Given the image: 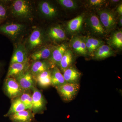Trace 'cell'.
I'll use <instances>...</instances> for the list:
<instances>
[{
  "instance_id": "4fadbf2b",
  "label": "cell",
  "mask_w": 122,
  "mask_h": 122,
  "mask_svg": "<svg viewBox=\"0 0 122 122\" xmlns=\"http://www.w3.org/2000/svg\"><path fill=\"white\" fill-rule=\"evenodd\" d=\"M9 117L13 122H31L33 113L31 110H26L11 115Z\"/></svg>"
},
{
  "instance_id": "cb8c5ba5",
  "label": "cell",
  "mask_w": 122,
  "mask_h": 122,
  "mask_svg": "<svg viewBox=\"0 0 122 122\" xmlns=\"http://www.w3.org/2000/svg\"><path fill=\"white\" fill-rule=\"evenodd\" d=\"M95 56L96 59H102L110 56L113 54V51L109 46L103 45L96 50Z\"/></svg>"
},
{
  "instance_id": "5bb4252c",
  "label": "cell",
  "mask_w": 122,
  "mask_h": 122,
  "mask_svg": "<svg viewBox=\"0 0 122 122\" xmlns=\"http://www.w3.org/2000/svg\"><path fill=\"white\" fill-rule=\"evenodd\" d=\"M54 48L52 46H45L31 55V58L34 61H44L48 59L50 57Z\"/></svg>"
},
{
  "instance_id": "d4e9b609",
  "label": "cell",
  "mask_w": 122,
  "mask_h": 122,
  "mask_svg": "<svg viewBox=\"0 0 122 122\" xmlns=\"http://www.w3.org/2000/svg\"><path fill=\"white\" fill-rule=\"evenodd\" d=\"M84 40L87 52L90 53L95 52L99 47L104 44V42L102 41L93 38H87Z\"/></svg>"
},
{
  "instance_id": "4dcf8cb0",
  "label": "cell",
  "mask_w": 122,
  "mask_h": 122,
  "mask_svg": "<svg viewBox=\"0 0 122 122\" xmlns=\"http://www.w3.org/2000/svg\"><path fill=\"white\" fill-rule=\"evenodd\" d=\"M103 0H90L89 1V4L93 6H98L102 5L105 2Z\"/></svg>"
},
{
  "instance_id": "5b68a950",
  "label": "cell",
  "mask_w": 122,
  "mask_h": 122,
  "mask_svg": "<svg viewBox=\"0 0 122 122\" xmlns=\"http://www.w3.org/2000/svg\"><path fill=\"white\" fill-rule=\"evenodd\" d=\"M32 95L33 113H39L44 110L46 106V102L41 92L35 87Z\"/></svg>"
},
{
  "instance_id": "44dd1931",
  "label": "cell",
  "mask_w": 122,
  "mask_h": 122,
  "mask_svg": "<svg viewBox=\"0 0 122 122\" xmlns=\"http://www.w3.org/2000/svg\"><path fill=\"white\" fill-rule=\"evenodd\" d=\"M63 75L57 66L53 68L51 72V86L55 87L66 83Z\"/></svg>"
},
{
  "instance_id": "603a6c76",
  "label": "cell",
  "mask_w": 122,
  "mask_h": 122,
  "mask_svg": "<svg viewBox=\"0 0 122 122\" xmlns=\"http://www.w3.org/2000/svg\"><path fill=\"white\" fill-rule=\"evenodd\" d=\"M89 24L94 32L99 34L105 33V30L100 20L95 15H91L89 18Z\"/></svg>"
},
{
  "instance_id": "4316f807",
  "label": "cell",
  "mask_w": 122,
  "mask_h": 122,
  "mask_svg": "<svg viewBox=\"0 0 122 122\" xmlns=\"http://www.w3.org/2000/svg\"><path fill=\"white\" fill-rule=\"evenodd\" d=\"M22 103L26 107L27 110H32V96L28 93H23L18 97Z\"/></svg>"
},
{
  "instance_id": "484cf974",
  "label": "cell",
  "mask_w": 122,
  "mask_h": 122,
  "mask_svg": "<svg viewBox=\"0 0 122 122\" xmlns=\"http://www.w3.org/2000/svg\"><path fill=\"white\" fill-rule=\"evenodd\" d=\"M73 59V55L72 51L70 50L67 49L62 56L60 62L59 66L62 71L69 67L72 63Z\"/></svg>"
},
{
  "instance_id": "1f68e13d",
  "label": "cell",
  "mask_w": 122,
  "mask_h": 122,
  "mask_svg": "<svg viewBox=\"0 0 122 122\" xmlns=\"http://www.w3.org/2000/svg\"><path fill=\"white\" fill-rule=\"evenodd\" d=\"M117 12L120 15H122V5H120L117 9Z\"/></svg>"
},
{
  "instance_id": "30bf717a",
  "label": "cell",
  "mask_w": 122,
  "mask_h": 122,
  "mask_svg": "<svg viewBox=\"0 0 122 122\" xmlns=\"http://www.w3.org/2000/svg\"><path fill=\"white\" fill-rule=\"evenodd\" d=\"M29 68L28 62L15 63L10 64L6 77L16 78L20 75L26 72Z\"/></svg>"
},
{
  "instance_id": "ba28073f",
  "label": "cell",
  "mask_w": 122,
  "mask_h": 122,
  "mask_svg": "<svg viewBox=\"0 0 122 122\" xmlns=\"http://www.w3.org/2000/svg\"><path fill=\"white\" fill-rule=\"evenodd\" d=\"M100 22L103 27L107 30H110L115 26L116 20L113 14L107 10H103L99 12Z\"/></svg>"
},
{
  "instance_id": "836d02e7",
  "label": "cell",
  "mask_w": 122,
  "mask_h": 122,
  "mask_svg": "<svg viewBox=\"0 0 122 122\" xmlns=\"http://www.w3.org/2000/svg\"><path fill=\"white\" fill-rule=\"evenodd\" d=\"M119 0H112V2H119Z\"/></svg>"
},
{
  "instance_id": "d6986e66",
  "label": "cell",
  "mask_w": 122,
  "mask_h": 122,
  "mask_svg": "<svg viewBox=\"0 0 122 122\" xmlns=\"http://www.w3.org/2000/svg\"><path fill=\"white\" fill-rule=\"evenodd\" d=\"M35 78L41 87L45 88L51 86V72L49 70L42 72Z\"/></svg>"
},
{
  "instance_id": "e0dca14e",
  "label": "cell",
  "mask_w": 122,
  "mask_h": 122,
  "mask_svg": "<svg viewBox=\"0 0 122 122\" xmlns=\"http://www.w3.org/2000/svg\"><path fill=\"white\" fill-rule=\"evenodd\" d=\"M39 8L41 12L46 17L52 18L56 15V9L48 1H44L40 2Z\"/></svg>"
},
{
  "instance_id": "9a60e30c",
  "label": "cell",
  "mask_w": 122,
  "mask_h": 122,
  "mask_svg": "<svg viewBox=\"0 0 122 122\" xmlns=\"http://www.w3.org/2000/svg\"><path fill=\"white\" fill-rule=\"evenodd\" d=\"M63 75L66 83H77L81 76V73L72 67H69L65 70Z\"/></svg>"
},
{
  "instance_id": "9c48e42d",
  "label": "cell",
  "mask_w": 122,
  "mask_h": 122,
  "mask_svg": "<svg viewBox=\"0 0 122 122\" xmlns=\"http://www.w3.org/2000/svg\"><path fill=\"white\" fill-rule=\"evenodd\" d=\"M28 62L27 51L25 46L20 44L15 49L11 58L10 64Z\"/></svg>"
},
{
  "instance_id": "f1b7e54d",
  "label": "cell",
  "mask_w": 122,
  "mask_h": 122,
  "mask_svg": "<svg viewBox=\"0 0 122 122\" xmlns=\"http://www.w3.org/2000/svg\"><path fill=\"white\" fill-rule=\"evenodd\" d=\"M58 2L62 7L69 9H73L77 7L76 2L72 0H59Z\"/></svg>"
},
{
  "instance_id": "f546056e",
  "label": "cell",
  "mask_w": 122,
  "mask_h": 122,
  "mask_svg": "<svg viewBox=\"0 0 122 122\" xmlns=\"http://www.w3.org/2000/svg\"><path fill=\"white\" fill-rule=\"evenodd\" d=\"M7 12L5 6L0 2V22L7 18Z\"/></svg>"
},
{
  "instance_id": "ffe728a7",
  "label": "cell",
  "mask_w": 122,
  "mask_h": 122,
  "mask_svg": "<svg viewBox=\"0 0 122 122\" xmlns=\"http://www.w3.org/2000/svg\"><path fill=\"white\" fill-rule=\"evenodd\" d=\"M72 48L76 53L82 55L87 54V51L84 39L76 37L73 39L72 41Z\"/></svg>"
},
{
  "instance_id": "7c38bea8",
  "label": "cell",
  "mask_w": 122,
  "mask_h": 122,
  "mask_svg": "<svg viewBox=\"0 0 122 122\" xmlns=\"http://www.w3.org/2000/svg\"><path fill=\"white\" fill-rule=\"evenodd\" d=\"M43 42V36L41 31L36 29L32 32L29 37L28 43L29 48L33 49L38 47Z\"/></svg>"
},
{
  "instance_id": "3957f363",
  "label": "cell",
  "mask_w": 122,
  "mask_h": 122,
  "mask_svg": "<svg viewBox=\"0 0 122 122\" xmlns=\"http://www.w3.org/2000/svg\"><path fill=\"white\" fill-rule=\"evenodd\" d=\"M55 88L63 100L70 101L76 96L80 86L78 83H66Z\"/></svg>"
},
{
  "instance_id": "52a82bcc",
  "label": "cell",
  "mask_w": 122,
  "mask_h": 122,
  "mask_svg": "<svg viewBox=\"0 0 122 122\" xmlns=\"http://www.w3.org/2000/svg\"><path fill=\"white\" fill-rule=\"evenodd\" d=\"M67 50V46L64 44H61L54 48L49 58V62L52 68H54L56 65L59 66L61 59Z\"/></svg>"
},
{
  "instance_id": "2e32d148",
  "label": "cell",
  "mask_w": 122,
  "mask_h": 122,
  "mask_svg": "<svg viewBox=\"0 0 122 122\" xmlns=\"http://www.w3.org/2000/svg\"><path fill=\"white\" fill-rule=\"evenodd\" d=\"M84 15H81L70 20L67 24V29L70 32H77L81 30L84 20Z\"/></svg>"
},
{
  "instance_id": "8992f818",
  "label": "cell",
  "mask_w": 122,
  "mask_h": 122,
  "mask_svg": "<svg viewBox=\"0 0 122 122\" xmlns=\"http://www.w3.org/2000/svg\"><path fill=\"white\" fill-rule=\"evenodd\" d=\"M15 78L25 91L33 90L35 87L34 78L30 71L28 70Z\"/></svg>"
},
{
  "instance_id": "6da1fadb",
  "label": "cell",
  "mask_w": 122,
  "mask_h": 122,
  "mask_svg": "<svg viewBox=\"0 0 122 122\" xmlns=\"http://www.w3.org/2000/svg\"><path fill=\"white\" fill-rule=\"evenodd\" d=\"M11 13L15 17L23 19L31 18L32 10L30 3L25 0H16L12 4Z\"/></svg>"
},
{
  "instance_id": "7a4b0ae2",
  "label": "cell",
  "mask_w": 122,
  "mask_h": 122,
  "mask_svg": "<svg viewBox=\"0 0 122 122\" xmlns=\"http://www.w3.org/2000/svg\"><path fill=\"white\" fill-rule=\"evenodd\" d=\"M4 90L6 95L12 99L18 97L25 92L16 79L12 77H6L4 83Z\"/></svg>"
},
{
  "instance_id": "8fae6325",
  "label": "cell",
  "mask_w": 122,
  "mask_h": 122,
  "mask_svg": "<svg viewBox=\"0 0 122 122\" xmlns=\"http://www.w3.org/2000/svg\"><path fill=\"white\" fill-rule=\"evenodd\" d=\"M51 65L49 62L44 61H34L31 66L30 72L33 77L41 73L42 72L49 70Z\"/></svg>"
},
{
  "instance_id": "d6a6232c",
  "label": "cell",
  "mask_w": 122,
  "mask_h": 122,
  "mask_svg": "<svg viewBox=\"0 0 122 122\" xmlns=\"http://www.w3.org/2000/svg\"><path fill=\"white\" fill-rule=\"evenodd\" d=\"M119 23H120V25L122 26V17H120V19H119Z\"/></svg>"
},
{
  "instance_id": "ac0fdd59",
  "label": "cell",
  "mask_w": 122,
  "mask_h": 122,
  "mask_svg": "<svg viewBox=\"0 0 122 122\" xmlns=\"http://www.w3.org/2000/svg\"><path fill=\"white\" fill-rule=\"evenodd\" d=\"M48 35L51 39L56 41H62L66 39L65 31L59 25L51 28L48 32Z\"/></svg>"
},
{
  "instance_id": "7402d4cb",
  "label": "cell",
  "mask_w": 122,
  "mask_h": 122,
  "mask_svg": "<svg viewBox=\"0 0 122 122\" xmlns=\"http://www.w3.org/2000/svg\"><path fill=\"white\" fill-rule=\"evenodd\" d=\"M26 110H27L26 107L22 103L19 97L13 100L9 111L4 116L9 117L11 115Z\"/></svg>"
},
{
  "instance_id": "e575fe53",
  "label": "cell",
  "mask_w": 122,
  "mask_h": 122,
  "mask_svg": "<svg viewBox=\"0 0 122 122\" xmlns=\"http://www.w3.org/2000/svg\"></svg>"
},
{
  "instance_id": "83f0119b",
  "label": "cell",
  "mask_w": 122,
  "mask_h": 122,
  "mask_svg": "<svg viewBox=\"0 0 122 122\" xmlns=\"http://www.w3.org/2000/svg\"><path fill=\"white\" fill-rule=\"evenodd\" d=\"M111 43L115 47L121 49L122 47V32L117 31L114 33L111 39Z\"/></svg>"
},
{
  "instance_id": "277c9868",
  "label": "cell",
  "mask_w": 122,
  "mask_h": 122,
  "mask_svg": "<svg viewBox=\"0 0 122 122\" xmlns=\"http://www.w3.org/2000/svg\"><path fill=\"white\" fill-rule=\"evenodd\" d=\"M24 29L25 26L22 24L9 23L0 25V32L15 38L22 32Z\"/></svg>"
}]
</instances>
